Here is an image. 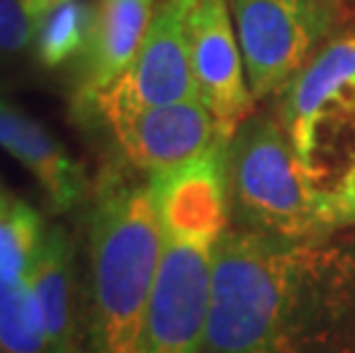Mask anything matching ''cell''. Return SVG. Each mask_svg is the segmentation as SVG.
<instances>
[{
	"label": "cell",
	"mask_w": 355,
	"mask_h": 353,
	"mask_svg": "<svg viewBox=\"0 0 355 353\" xmlns=\"http://www.w3.org/2000/svg\"><path fill=\"white\" fill-rule=\"evenodd\" d=\"M89 300L83 353H138L163 255V227L149 184L108 168L89 212Z\"/></svg>",
	"instance_id": "obj_1"
},
{
	"label": "cell",
	"mask_w": 355,
	"mask_h": 353,
	"mask_svg": "<svg viewBox=\"0 0 355 353\" xmlns=\"http://www.w3.org/2000/svg\"><path fill=\"white\" fill-rule=\"evenodd\" d=\"M307 241L227 230L211 250L207 353H282Z\"/></svg>",
	"instance_id": "obj_2"
},
{
	"label": "cell",
	"mask_w": 355,
	"mask_h": 353,
	"mask_svg": "<svg viewBox=\"0 0 355 353\" xmlns=\"http://www.w3.org/2000/svg\"><path fill=\"white\" fill-rule=\"evenodd\" d=\"M230 223L293 241L326 239L335 227L328 198L314 184L275 115L252 112L225 149Z\"/></svg>",
	"instance_id": "obj_3"
},
{
	"label": "cell",
	"mask_w": 355,
	"mask_h": 353,
	"mask_svg": "<svg viewBox=\"0 0 355 353\" xmlns=\"http://www.w3.org/2000/svg\"><path fill=\"white\" fill-rule=\"evenodd\" d=\"M254 101L273 96L342 28L335 0H227Z\"/></svg>",
	"instance_id": "obj_4"
},
{
	"label": "cell",
	"mask_w": 355,
	"mask_h": 353,
	"mask_svg": "<svg viewBox=\"0 0 355 353\" xmlns=\"http://www.w3.org/2000/svg\"><path fill=\"white\" fill-rule=\"evenodd\" d=\"M195 0H156L152 26L138 55L76 115L108 126L135 112L200 99L195 85L186 17Z\"/></svg>",
	"instance_id": "obj_5"
},
{
	"label": "cell",
	"mask_w": 355,
	"mask_h": 353,
	"mask_svg": "<svg viewBox=\"0 0 355 353\" xmlns=\"http://www.w3.org/2000/svg\"><path fill=\"white\" fill-rule=\"evenodd\" d=\"M214 246L165 239L138 353H202Z\"/></svg>",
	"instance_id": "obj_6"
},
{
	"label": "cell",
	"mask_w": 355,
	"mask_h": 353,
	"mask_svg": "<svg viewBox=\"0 0 355 353\" xmlns=\"http://www.w3.org/2000/svg\"><path fill=\"white\" fill-rule=\"evenodd\" d=\"M191 64L200 101L232 136L252 115L254 96L227 0H195L186 17Z\"/></svg>",
	"instance_id": "obj_7"
},
{
	"label": "cell",
	"mask_w": 355,
	"mask_h": 353,
	"mask_svg": "<svg viewBox=\"0 0 355 353\" xmlns=\"http://www.w3.org/2000/svg\"><path fill=\"white\" fill-rule=\"evenodd\" d=\"M105 129L115 138L122 159L147 175L175 170L230 140L200 99L135 112L115 119Z\"/></svg>",
	"instance_id": "obj_8"
},
{
	"label": "cell",
	"mask_w": 355,
	"mask_h": 353,
	"mask_svg": "<svg viewBox=\"0 0 355 353\" xmlns=\"http://www.w3.org/2000/svg\"><path fill=\"white\" fill-rule=\"evenodd\" d=\"M225 149L220 142L200 159L147 177L165 239L214 246L230 230Z\"/></svg>",
	"instance_id": "obj_9"
},
{
	"label": "cell",
	"mask_w": 355,
	"mask_h": 353,
	"mask_svg": "<svg viewBox=\"0 0 355 353\" xmlns=\"http://www.w3.org/2000/svg\"><path fill=\"white\" fill-rule=\"evenodd\" d=\"M156 0H99L80 53L73 110H83L133 62L152 26Z\"/></svg>",
	"instance_id": "obj_10"
},
{
	"label": "cell",
	"mask_w": 355,
	"mask_h": 353,
	"mask_svg": "<svg viewBox=\"0 0 355 353\" xmlns=\"http://www.w3.org/2000/svg\"><path fill=\"white\" fill-rule=\"evenodd\" d=\"M28 282L40 305L53 353L85 351L73 243L64 227L53 225L46 230L35 264L28 273Z\"/></svg>",
	"instance_id": "obj_11"
},
{
	"label": "cell",
	"mask_w": 355,
	"mask_h": 353,
	"mask_svg": "<svg viewBox=\"0 0 355 353\" xmlns=\"http://www.w3.org/2000/svg\"><path fill=\"white\" fill-rule=\"evenodd\" d=\"M0 147L37 177L55 212H69L87 198V177L53 133L24 110L0 99Z\"/></svg>",
	"instance_id": "obj_12"
},
{
	"label": "cell",
	"mask_w": 355,
	"mask_h": 353,
	"mask_svg": "<svg viewBox=\"0 0 355 353\" xmlns=\"http://www.w3.org/2000/svg\"><path fill=\"white\" fill-rule=\"evenodd\" d=\"M298 156L328 198L335 227H355V85L316 122Z\"/></svg>",
	"instance_id": "obj_13"
},
{
	"label": "cell",
	"mask_w": 355,
	"mask_h": 353,
	"mask_svg": "<svg viewBox=\"0 0 355 353\" xmlns=\"http://www.w3.org/2000/svg\"><path fill=\"white\" fill-rule=\"evenodd\" d=\"M0 353H53L28 277L0 275Z\"/></svg>",
	"instance_id": "obj_14"
},
{
	"label": "cell",
	"mask_w": 355,
	"mask_h": 353,
	"mask_svg": "<svg viewBox=\"0 0 355 353\" xmlns=\"http://www.w3.org/2000/svg\"><path fill=\"white\" fill-rule=\"evenodd\" d=\"M94 7L83 0H67L37 26V51L46 67H58L83 53L92 28Z\"/></svg>",
	"instance_id": "obj_15"
},
{
	"label": "cell",
	"mask_w": 355,
	"mask_h": 353,
	"mask_svg": "<svg viewBox=\"0 0 355 353\" xmlns=\"http://www.w3.org/2000/svg\"><path fill=\"white\" fill-rule=\"evenodd\" d=\"M44 234L40 212L26 202H12L0 218V275L28 277Z\"/></svg>",
	"instance_id": "obj_16"
},
{
	"label": "cell",
	"mask_w": 355,
	"mask_h": 353,
	"mask_svg": "<svg viewBox=\"0 0 355 353\" xmlns=\"http://www.w3.org/2000/svg\"><path fill=\"white\" fill-rule=\"evenodd\" d=\"M37 35V24L30 19L24 0H0V49L19 51Z\"/></svg>",
	"instance_id": "obj_17"
},
{
	"label": "cell",
	"mask_w": 355,
	"mask_h": 353,
	"mask_svg": "<svg viewBox=\"0 0 355 353\" xmlns=\"http://www.w3.org/2000/svg\"><path fill=\"white\" fill-rule=\"evenodd\" d=\"M64 3H67V0H24L30 19H33L37 26H40V21L44 17H49L53 10H58V7L64 5Z\"/></svg>",
	"instance_id": "obj_18"
},
{
	"label": "cell",
	"mask_w": 355,
	"mask_h": 353,
	"mask_svg": "<svg viewBox=\"0 0 355 353\" xmlns=\"http://www.w3.org/2000/svg\"><path fill=\"white\" fill-rule=\"evenodd\" d=\"M10 205H12L10 198H7V193L3 191V186H0V218L5 216V212L10 209Z\"/></svg>",
	"instance_id": "obj_19"
}]
</instances>
